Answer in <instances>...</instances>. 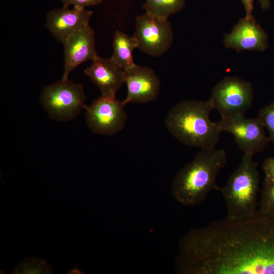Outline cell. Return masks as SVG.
Returning <instances> with one entry per match:
<instances>
[{
  "label": "cell",
  "mask_w": 274,
  "mask_h": 274,
  "mask_svg": "<svg viewBox=\"0 0 274 274\" xmlns=\"http://www.w3.org/2000/svg\"><path fill=\"white\" fill-rule=\"evenodd\" d=\"M223 42L226 48L237 52L264 51L268 47V36L253 17H245L235 24L229 33L225 35Z\"/></svg>",
  "instance_id": "4fadbf2b"
},
{
  "label": "cell",
  "mask_w": 274,
  "mask_h": 274,
  "mask_svg": "<svg viewBox=\"0 0 274 274\" xmlns=\"http://www.w3.org/2000/svg\"><path fill=\"white\" fill-rule=\"evenodd\" d=\"M210 100H184L171 109L164 119L167 130L184 145L200 149L214 148L221 132L210 114Z\"/></svg>",
  "instance_id": "3957f363"
},
{
  "label": "cell",
  "mask_w": 274,
  "mask_h": 274,
  "mask_svg": "<svg viewBox=\"0 0 274 274\" xmlns=\"http://www.w3.org/2000/svg\"><path fill=\"white\" fill-rule=\"evenodd\" d=\"M137 40L125 33L116 30L113 40V52L111 57L124 70L134 65L132 53L138 48Z\"/></svg>",
  "instance_id": "9a60e30c"
},
{
  "label": "cell",
  "mask_w": 274,
  "mask_h": 274,
  "mask_svg": "<svg viewBox=\"0 0 274 274\" xmlns=\"http://www.w3.org/2000/svg\"><path fill=\"white\" fill-rule=\"evenodd\" d=\"M241 1L246 11L245 17L247 18L253 17L252 12L254 9L253 3L254 0H241Z\"/></svg>",
  "instance_id": "7402d4cb"
},
{
  "label": "cell",
  "mask_w": 274,
  "mask_h": 274,
  "mask_svg": "<svg viewBox=\"0 0 274 274\" xmlns=\"http://www.w3.org/2000/svg\"><path fill=\"white\" fill-rule=\"evenodd\" d=\"M262 10H265L269 8L270 6V0H258Z\"/></svg>",
  "instance_id": "603a6c76"
},
{
  "label": "cell",
  "mask_w": 274,
  "mask_h": 274,
  "mask_svg": "<svg viewBox=\"0 0 274 274\" xmlns=\"http://www.w3.org/2000/svg\"><path fill=\"white\" fill-rule=\"evenodd\" d=\"M217 124L221 132H228L233 135L235 143L244 153L254 155L261 152L271 142L258 117L221 119Z\"/></svg>",
  "instance_id": "9c48e42d"
},
{
  "label": "cell",
  "mask_w": 274,
  "mask_h": 274,
  "mask_svg": "<svg viewBox=\"0 0 274 274\" xmlns=\"http://www.w3.org/2000/svg\"><path fill=\"white\" fill-rule=\"evenodd\" d=\"M259 209L274 213V182L264 180L261 192Z\"/></svg>",
  "instance_id": "ac0fdd59"
},
{
  "label": "cell",
  "mask_w": 274,
  "mask_h": 274,
  "mask_svg": "<svg viewBox=\"0 0 274 274\" xmlns=\"http://www.w3.org/2000/svg\"><path fill=\"white\" fill-rule=\"evenodd\" d=\"M83 271H82L79 268L77 267H74L72 268H71L67 272L68 274L71 273H83Z\"/></svg>",
  "instance_id": "cb8c5ba5"
},
{
  "label": "cell",
  "mask_w": 274,
  "mask_h": 274,
  "mask_svg": "<svg viewBox=\"0 0 274 274\" xmlns=\"http://www.w3.org/2000/svg\"><path fill=\"white\" fill-rule=\"evenodd\" d=\"M265 175L264 180L274 182V157H267L262 165Z\"/></svg>",
  "instance_id": "44dd1931"
},
{
  "label": "cell",
  "mask_w": 274,
  "mask_h": 274,
  "mask_svg": "<svg viewBox=\"0 0 274 274\" xmlns=\"http://www.w3.org/2000/svg\"><path fill=\"white\" fill-rule=\"evenodd\" d=\"M227 163V154L223 149H200L174 176L171 184L174 199L187 207L203 202L212 191L219 190L217 176Z\"/></svg>",
  "instance_id": "7a4b0ae2"
},
{
  "label": "cell",
  "mask_w": 274,
  "mask_h": 274,
  "mask_svg": "<svg viewBox=\"0 0 274 274\" xmlns=\"http://www.w3.org/2000/svg\"><path fill=\"white\" fill-rule=\"evenodd\" d=\"M124 71V83L127 86L126 96L122 100L124 105L130 102L147 103L157 97L160 81L152 69L135 64Z\"/></svg>",
  "instance_id": "30bf717a"
},
{
  "label": "cell",
  "mask_w": 274,
  "mask_h": 274,
  "mask_svg": "<svg viewBox=\"0 0 274 274\" xmlns=\"http://www.w3.org/2000/svg\"><path fill=\"white\" fill-rule=\"evenodd\" d=\"M257 117L268 130L270 141L274 144V100L261 108Z\"/></svg>",
  "instance_id": "d6986e66"
},
{
  "label": "cell",
  "mask_w": 274,
  "mask_h": 274,
  "mask_svg": "<svg viewBox=\"0 0 274 274\" xmlns=\"http://www.w3.org/2000/svg\"><path fill=\"white\" fill-rule=\"evenodd\" d=\"M253 155L244 153L240 163L226 184L220 187L226 208V218L236 220L253 215L257 210L260 181L258 164Z\"/></svg>",
  "instance_id": "277c9868"
},
{
  "label": "cell",
  "mask_w": 274,
  "mask_h": 274,
  "mask_svg": "<svg viewBox=\"0 0 274 274\" xmlns=\"http://www.w3.org/2000/svg\"><path fill=\"white\" fill-rule=\"evenodd\" d=\"M133 36L138 42L140 50L155 57L165 53L173 41V32L168 19L146 13L136 17Z\"/></svg>",
  "instance_id": "ba28073f"
},
{
  "label": "cell",
  "mask_w": 274,
  "mask_h": 274,
  "mask_svg": "<svg viewBox=\"0 0 274 274\" xmlns=\"http://www.w3.org/2000/svg\"><path fill=\"white\" fill-rule=\"evenodd\" d=\"M209 100L221 119L245 116L253 100L252 84L237 77H226L213 88Z\"/></svg>",
  "instance_id": "8992f818"
},
{
  "label": "cell",
  "mask_w": 274,
  "mask_h": 274,
  "mask_svg": "<svg viewBox=\"0 0 274 274\" xmlns=\"http://www.w3.org/2000/svg\"><path fill=\"white\" fill-rule=\"evenodd\" d=\"M63 73L62 79L68 76L81 64L93 61L98 55L95 45L94 30L89 24L69 37L63 44Z\"/></svg>",
  "instance_id": "8fae6325"
},
{
  "label": "cell",
  "mask_w": 274,
  "mask_h": 274,
  "mask_svg": "<svg viewBox=\"0 0 274 274\" xmlns=\"http://www.w3.org/2000/svg\"><path fill=\"white\" fill-rule=\"evenodd\" d=\"M185 0H146L143 5L145 13L163 19L180 12Z\"/></svg>",
  "instance_id": "2e32d148"
},
{
  "label": "cell",
  "mask_w": 274,
  "mask_h": 274,
  "mask_svg": "<svg viewBox=\"0 0 274 274\" xmlns=\"http://www.w3.org/2000/svg\"><path fill=\"white\" fill-rule=\"evenodd\" d=\"M53 273L52 266L46 260L37 257L24 259L14 267L11 272V273L15 274Z\"/></svg>",
  "instance_id": "e0dca14e"
},
{
  "label": "cell",
  "mask_w": 274,
  "mask_h": 274,
  "mask_svg": "<svg viewBox=\"0 0 274 274\" xmlns=\"http://www.w3.org/2000/svg\"><path fill=\"white\" fill-rule=\"evenodd\" d=\"M124 106L116 96L101 95L84 108L88 127L96 134H116L124 128L127 120Z\"/></svg>",
  "instance_id": "52a82bcc"
},
{
  "label": "cell",
  "mask_w": 274,
  "mask_h": 274,
  "mask_svg": "<svg viewBox=\"0 0 274 274\" xmlns=\"http://www.w3.org/2000/svg\"><path fill=\"white\" fill-rule=\"evenodd\" d=\"M180 274H274V213L226 218L188 231L175 260Z\"/></svg>",
  "instance_id": "6da1fadb"
},
{
  "label": "cell",
  "mask_w": 274,
  "mask_h": 274,
  "mask_svg": "<svg viewBox=\"0 0 274 274\" xmlns=\"http://www.w3.org/2000/svg\"><path fill=\"white\" fill-rule=\"evenodd\" d=\"M84 73L97 87L101 95L115 97L124 83V69L111 57L104 58L97 56Z\"/></svg>",
  "instance_id": "5bb4252c"
},
{
  "label": "cell",
  "mask_w": 274,
  "mask_h": 274,
  "mask_svg": "<svg viewBox=\"0 0 274 274\" xmlns=\"http://www.w3.org/2000/svg\"><path fill=\"white\" fill-rule=\"evenodd\" d=\"M93 12L86 8L63 7L50 10L46 15L45 26L62 44L72 35L89 24Z\"/></svg>",
  "instance_id": "7c38bea8"
},
{
  "label": "cell",
  "mask_w": 274,
  "mask_h": 274,
  "mask_svg": "<svg viewBox=\"0 0 274 274\" xmlns=\"http://www.w3.org/2000/svg\"><path fill=\"white\" fill-rule=\"evenodd\" d=\"M61 1L63 7H65L73 6V7L86 8V7L99 5L102 3L103 0H61Z\"/></svg>",
  "instance_id": "ffe728a7"
},
{
  "label": "cell",
  "mask_w": 274,
  "mask_h": 274,
  "mask_svg": "<svg viewBox=\"0 0 274 274\" xmlns=\"http://www.w3.org/2000/svg\"><path fill=\"white\" fill-rule=\"evenodd\" d=\"M86 97L81 84L61 80L45 86L41 103L49 116L59 121L74 118L86 107Z\"/></svg>",
  "instance_id": "5b68a950"
}]
</instances>
